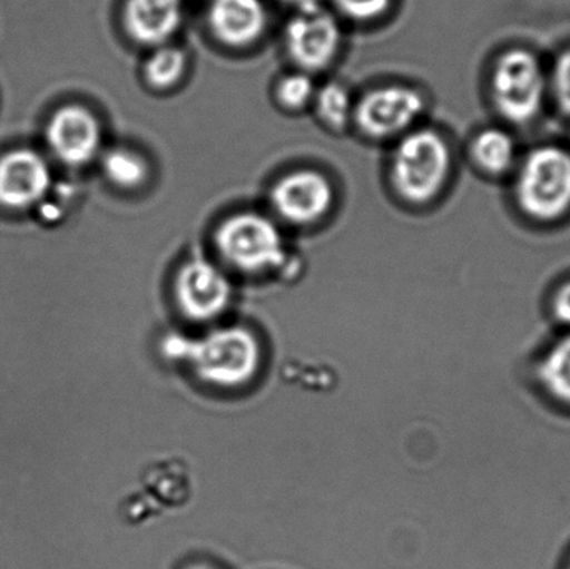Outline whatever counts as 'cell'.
Here are the masks:
<instances>
[{"instance_id": "ba28073f", "label": "cell", "mask_w": 570, "mask_h": 569, "mask_svg": "<svg viewBox=\"0 0 570 569\" xmlns=\"http://www.w3.org/2000/svg\"><path fill=\"white\" fill-rule=\"evenodd\" d=\"M342 27L335 13L324 7L298 12L284 29V49L295 69L307 73L327 70L342 49Z\"/></svg>"}, {"instance_id": "52a82bcc", "label": "cell", "mask_w": 570, "mask_h": 569, "mask_svg": "<svg viewBox=\"0 0 570 569\" xmlns=\"http://www.w3.org/2000/svg\"><path fill=\"white\" fill-rule=\"evenodd\" d=\"M334 184L327 174L297 167L281 174L269 189V204L277 219L295 227H311L334 209Z\"/></svg>"}, {"instance_id": "7402d4cb", "label": "cell", "mask_w": 570, "mask_h": 569, "mask_svg": "<svg viewBox=\"0 0 570 569\" xmlns=\"http://www.w3.org/2000/svg\"><path fill=\"white\" fill-rule=\"evenodd\" d=\"M552 311H554L556 317H558L562 324L570 326V281L562 284V286L556 291L554 300H552Z\"/></svg>"}, {"instance_id": "5bb4252c", "label": "cell", "mask_w": 570, "mask_h": 569, "mask_svg": "<svg viewBox=\"0 0 570 569\" xmlns=\"http://www.w3.org/2000/svg\"><path fill=\"white\" fill-rule=\"evenodd\" d=\"M189 53L176 43L150 49L149 56L142 63V79L154 92H169L176 89L189 72Z\"/></svg>"}, {"instance_id": "ac0fdd59", "label": "cell", "mask_w": 570, "mask_h": 569, "mask_svg": "<svg viewBox=\"0 0 570 569\" xmlns=\"http://www.w3.org/2000/svg\"><path fill=\"white\" fill-rule=\"evenodd\" d=\"M539 380L552 398L570 404V334L549 347L539 364Z\"/></svg>"}, {"instance_id": "ffe728a7", "label": "cell", "mask_w": 570, "mask_h": 569, "mask_svg": "<svg viewBox=\"0 0 570 569\" xmlns=\"http://www.w3.org/2000/svg\"><path fill=\"white\" fill-rule=\"evenodd\" d=\"M331 3L337 16L358 26H367L384 19L391 12L394 0H331Z\"/></svg>"}, {"instance_id": "2e32d148", "label": "cell", "mask_w": 570, "mask_h": 569, "mask_svg": "<svg viewBox=\"0 0 570 569\" xmlns=\"http://www.w3.org/2000/svg\"><path fill=\"white\" fill-rule=\"evenodd\" d=\"M355 99L351 89L337 80H328L315 90L312 112L315 119L331 133H344L354 119Z\"/></svg>"}, {"instance_id": "603a6c76", "label": "cell", "mask_w": 570, "mask_h": 569, "mask_svg": "<svg viewBox=\"0 0 570 569\" xmlns=\"http://www.w3.org/2000/svg\"><path fill=\"white\" fill-rule=\"evenodd\" d=\"M284 6L292 9V12H311V10L321 9L322 0H281Z\"/></svg>"}, {"instance_id": "d4e9b609", "label": "cell", "mask_w": 570, "mask_h": 569, "mask_svg": "<svg viewBox=\"0 0 570 569\" xmlns=\"http://www.w3.org/2000/svg\"><path fill=\"white\" fill-rule=\"evenodd\" d=\"M566 569H570V560H569V563H568V568H566Z\"/></svg>"}, {"instance_id": "277c9868", "label": "cell", "mask_w": 570, "mask_h": 569, "mask_svg": "<svg viewBox=\"0 0 570 569\" xmlns=\"http://www.w3.org/2000/svg\"><path fill=\"white\" fill-rule=\"evenodd\" d=\"M515 197L528 216L556 220L570 209V153L558 146L531 150L515 183Z\"/></svg>"}, {"instance_id": "d6986e66", "label": "cell", "mask_w": 570, "mask_h": 569, "mask_svg": "<svg viewBox=\"0 0 570 569\" xmlns=\"http://www.w3.org/2000/svg\"><path fill=\"white\" fill-rule=\"evenodd\" d=\"M317 84L311 73L304 70H292L277 79L274 86V100L288 114L304 112L311 109Z\"/></svg>"}, {"instance_id": "30bf717a", "label": "cell", "mask_w": 570, "mask_h": 569, "mask_svg": "<svg viewBox=\"0 0 570 569\" xmlns=\"http://www.w3.org/2000/svg\"><path fill=\"white\" fill-rule=\"evenodd\" d=\"M47 143L60 163L82 167L102 149V127L92 110L77 104L60 107L47 124Z\"/></svg>"}, {"instance_id": "4fadbf2b", "label": "cell", "mask_w": 570, "mask_h": 569, "mask_svg": "<svg viewBox=\"0 0 570 569\" xmlns=\"http://www.w3.org/2000/svg\"><path fill=\"white\" fill-rule=\"evenodd\" d=\"M184 13V0H124V32L137 46L154 49L173 42L183 29Z\"/></svg>"}, {"instance_id": "3957f363", "label": "cell", "mask_w": 570, "mask_h": 569, "mask_svg": "<svg viewBox=\"0 0 570 569\" xmlns=\"http://www.w3.org/2000/svg\"><path fill=\"white\" fill-rule=\"evenodd\" d=\"M217 253L234 269L261 274L285 263V237L276 219L259 210H237L214 233Z\"/></svg>"}, {"instance_id": "5b68a950", "label": "cell", "mask_w": 570, "mask_h": 569, "mask_svg": "<svg viewBox=\"0 0 570 569\" xmlns=\"http://www.w3.org/2000/svg\"><path fill=\"white\" fill-rule=\"evenodd\" d=\"M425 112V97L407 84H382L355 99L352 126L371 140H397L415 129Z\"/></svg>"}, {"instance_id": "7c38bea8", "label": "cell", "mask_w": 570, "mask_h": 569, "mask_svg": "<svg viewBox=\"0 0 570 569\" xmlns=\"http://www.w3.org/2000/svg\"><path fill=\"white\" fill-rule=\"evenodd\" d=\"M52 176L42 156L17 149L0 157V206L26 209L49 190Z\"/></svg>"}, {"instance_id": "7a4b0ae2", "label": "cell", "mask_w": 570, "mask_h": 569, "mask_svg": "<svg viewBox=\"0 0 570 569\" xmlns=\"http://www.w3.org/2000/svg\"><path fill=\"white\" fill-rule=\"evenodd\" d=\"M451 166V149L444 136L429 127H415L395 140L389 157V183L404 203L422 206L442 193Z\"/></svg>"}, {"instance_id": "8992f818", "label": "cell", "mask_w": 570, "mask_h": 569, "mask_svg": "<svg viewBox=\"0 0 570 569\" xmlns=\"http://www.w3.org/2000/svg\"><path fill=\"white\" fill-rule=\"evenodd\" d=\"M548 80L541 60L525 49L502 53L492 70V97L499 112L515 124L529 122L541 112Z\"/></svg>"}, {"instance_id": "6da1fadb", "label": "cell", "mask_w": 570, "mask_h": 569, "mask_svg": "<svg viewBox=\"0 0 570 569\" xmlns=\"http://www.w3.org/2000/svg\"><path fill=\"white\" fill-rule=\"evenodd\" d=\"M167 351L189 364L200 381L220 390L246 386L259 373L263 350L253 331L240 326L219 327L199 340L174 337Z\"/></svg>"}, {"instance_id": "8fae6325", "label": "cell", "mask_w": 570, "mask_h": 569, "mask_svg": "<svg viewBox=\"0 0 570 569\" xmlns=\"http://www.w3.org/2000/svg\"><path fill=\"white\" fill-rule=\"evenodd\" d=\"M206 23L217 43L230 50H246L266 36L271 16L264 0H210Z\"/></svg>"}, {"instance_id": "e0dca14e", "label": "cell", "mask_w": 570, "mask_h": 569, "mask_svg": "<svg viewBox=\"0 0 570 569\" xmlns=\"http://www.w3.org/2000/svg\"><path fill=\"white\" fill-rule=\"evenodd\" d=\"M471 153L482 170L498 176L508 173L518 159V147L511 134L498 127L479 133L472 143Z\"/></svg>"}, {"instance_id": "9c48e42d", "label": "cell", "mask_w": 570, "mask_h": 569, "mask_svg": "<svg viewBox=\"0 0 570 569\" xmlns=\"http://www.w3.org/2000/svg\"><path fill=\"white\" fill-rule=\"evenodd\" d=\"M180 313L196 323L217 320L233 301V284L217 264L196 257L177 271L174 283Z\"/></svg>"}, {"instance_id": "9a60e30c", "label": "cell", "mask_w": 570, "mask_h": 569, "mask_svg": "<svg viewBox=\"0 0 570 569\" xmlns=\"http://www.w3.org/2000/svg\"><path fill=\"white\" fill-rule=\"evenodd\" d=\"M102 173L117 189L137 190L146 187L153 177L149 157L129 146H116L104 153Z\"/></svg>"}, {"instance_id": "cb8c5ba5", "label": "cell", "mask_w": 570, "mask_h": 569, "mask_svg": "<svg viewBox=\"0 0 570 569\" xmlns=\"http://www.w3.org/2000/svg\"><path fill=\"white\" fill-rule=\"evenodd\" d=\"M187 569H216V568L209 567V565H193V567H189Z\"/></svg>"}, {"instance_id": "44dd1931", "label": "cell", "mask_w": 570, "mask_h": 569, "mask_svg": "<svg viewBox=\"0 0 570 569\" xmlns=\"http://www.w3.org/2000/svg\"><path fill=\"white\" fill-rule=\"evenodd\" d=\"M551 82L559 107L570 117V50L562 52L556 60Z\"/></svg>"}]
</instances>
